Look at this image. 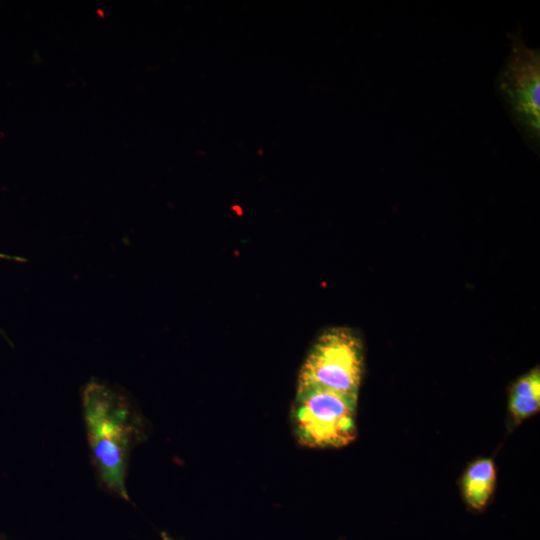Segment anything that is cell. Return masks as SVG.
I'll use <instances>...</instances> for the list:
<instances>
[{
  "mask_svg": "<svg viewBox=\"0 0 540 540\" xmlns=\"http://www.w3.org/2000/svg\"><path fill=\"white\" fill-rule=\"evenodd\" d=\"M161 538H162V540H178V539H176V538L170 536V535H169L168 533H166V532H162V533H161Z\"/></svg>",
  "mask_w": 540,
  "mask_h": 540,
  "instance_id": "7",
  "label": "cell"
},
{
  "mask_svg": "<svg viewBox=\"0 0 540 540\" xmlns=\"http://www.w3.org/2000/svg\"><path fill=\"white\" fill-rule=\"evenodd\" d=\"M85 430L93 464L102 485L129 500L126 474L138 439V419L126 394L99 379L88 381L81 394Z\"/></svg>",
  "mask_w": 540,
  "mask_h": 540,
  "instance_id": "1",
  "label": "cell"
},
{
  "mask_svg": "<svg viewBox=\"0 0 540 540\" xmlns=\"http://www.w3.org/2000/svg\"><path fill=\"white\" fill-rule=\"evenodd\" d=\"M363 372L361 342L349 329L322 333L302 364L297 392L322 389L358 399Z\"/></svg>",
  "mask_w": 540,
  "mask_h": 540,
  "instance_id": "2",
  "label": "cell"
},
{
  "mask_svg": "<svg viewBox=\"0 0 540 540\" xmlns=\"http://www.w3.org/2000/svg\"><path fill=\"white\" fill-rule=\"evenodd\" d=\"M510 39V53L498 77V89L524 138L539 147L540 53L528 46L522 30Z\"/></svg>",
  "mask_w": 540,
  "mask_h": 540,
  "instance_id": "4",
  "label": "cell"
},
{
  "mask_svg": "<svg viewBox=\"0 0 540 540\" xmlns=\"http://www.w3.org/2000/svg\"><path fill=\"white\" fill-rule=\"evenodd\" d=\"M496 467L491 458H482L468 466L461 479V490L466 504L473 510H483L496 485Z\"/></svg>",
  "mask_w": 540,
  "mask_h": 540,
  "instance_id": "5",
  "label": "cell"
},
{
  "mask_svg": "<svg viewBox=\"0 0 540 540\" xmlns=\"http://www.w3.org/2000/svg\"><path fill=\"white\" fill-rule=\"evenodd\" d=\"M508 408L514 423L536 414L540 409V372L534 368L521 376L512 386Z\"/></svg>",
  "mask_w": 540,
  "mask_h": 540,
  "instance_id": "6",
  "label": "cell"
},
{
  "mask_svg": "<svg viewBox=\"0 0 540 540\" xmlns=\"http://www.w3.org/2000/svg\"><path fill=\"white\" fill-rule=\"evenodd\" d=\"M357 399L336 392L312 389L297 392L293 407L294 433L310 448H340L357 435Z\"/></svg>",
  "mask_w": 540,
  "mask_h": 540,
  "instance_id": "3",
  "label": "cell"
}]
</instances>
